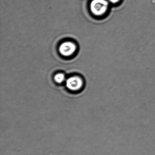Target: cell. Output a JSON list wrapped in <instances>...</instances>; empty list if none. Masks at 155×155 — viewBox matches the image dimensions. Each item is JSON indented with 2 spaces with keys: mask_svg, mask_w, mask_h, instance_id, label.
<instances>
[{
  "mask_svg": "<svg viewBox=\"0 0 155 155\" xmlns=\"http://www.w3.org/2000/svg\"><path fill=\"white\" fill-rule=\"evenodd\" d=\"M90 7L91 12L94 15L102 16L107 12L109 3L106 0H93Z\"/></svg>",
  "mask_w": 155,
  "mask_h": 155,
  "instance_id": "6da1fadb",
  "label": "cell"
},
{
  "mask_svg": "<svg viewBox=\"0 0 155 155\" xmlns=\"http://www.w3.org/2000/svg\"><path fill=\"white\" fill-rule=\"evenodd\" d=\"M76 49V45L72 42L65 41L60 45L59 51L62 56L69 57L74 54Z\"/></svg>",
  "mask_w": 155,
  "mask_h": 155,
  "instance_id": "7a4b0ae2",
  "label": "cell"
},
{
  "mask_svg": "<svg viewBox=\"0 0 155 155\" xmlns=\"http://www.w3.org/2000/svg\"><path fill=\"white\" fill-rule=\"evenodd\" d=\"M66 85L67 88L71 91H79L83 87V82L79 76H72L66 79Z\"/></svg>",
  "mask_w": 155,
  "mask_h": 155,
  "instance_id": "3957f363",
  "label": "cell"
},
{
  "mask_svg": "<svg viewBox=\"0 0 155 155\" xmlns=\"http://www.w3.org/2000/svg\"><path fill=\"white\" fill-rule=\"evenodd\" d=\"M54 80L58 84H62L66 81V78L65 74L62 73L56 74L54 76Z\"/></svg>",
  "mask_w": 155,
  "mask_h": 155,
  "instance_id": "277c9868",
  "label": "cell"
},
{
  "mask_svg": "<svg viewBox=\"0 0 155 155\" xmlns=\"http://www.w3.org/2000/svg\"><path fill=\"white\" fill-rule=\"evenodd\" d=\"M120 0H109L110 2L112 3L113 4H116L118 3Z\"/></svg>",
  "mask_w": 155,
  "mask_h": 155,
  "instance_id": "5b68a950",
  "label": "cell"
}]
</instances>
